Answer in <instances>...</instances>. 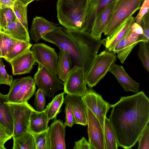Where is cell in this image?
I'll list each match as a JSON object with an SVG mask.
<instances>
[{"label":"cell","mask_w":149,"mask_h":149,"mask_svg":"<svg viewBox=\"0 0 149 149\" xmlns=\"http://www.w3.org/2000/svg\"><path fill=\"white\" fill-rule=\"evenodd\" d=\"M112 107L109 120L118 146L131 148L149 122V99L142 91L121 97Z\"/></svg>","instance_id":"6da1fadb"},{"label":"cell","mask_w":149,"mask_h":149,"mask_svg":"<svg viewBox=\"0 0 149 149\" xmlns=\"http://www.w3.org/2000/svg\"><path fill=\"white\" fill-rule=\"evenodd\" d=\"M90 0H58L57 17L67 29L81 30L84 27Z\"/></svg>","instance_id":"7a4b0ae2"},{"label":"cell","mask_w":149,"mask_h":149,"mask_svg":"<svg viewBox=\"0 0 149 149\" xmlns=\"http://www.w3.org/2000/svg\"><path fill=\"white\" fill-rule=\"evenodd\" d=\"M74 40L82 58L85 75L90 69L102 44L101 39L94 38L91 33L81 30L67 29Z\"/></svg>","instance_id":"3957f363"},{"label":"cell","mask_w":149,"mask_h":149,"mask_svg":"<svg viewBox=\"0 0 149 149\" xmlns=\"http://www.w3.org/2000/svg\"><path fill=\"white\" fill-rule=\"evenodd\" d=\"M41 39L56 45L60 49L68 53L71 56L74 65L84 69V63L81 55L74 40L67 29L57 27L44 36Z\"/></svg>","instance_id":"277c9868"},{"label":"cell","mask_w":149,"mask_h":149,"mask_svg":"<svg viewBox=\"0 0 149 149\" xmlns=\"http://www.w3.org/2000/svg\"><path fill=\"white\" fill-rule=\"evenodd\" d=\"M144 0H116L109 22L103 33L109 36L127 19L140 9Z\"/></svg>","instance_id":"5b68a950"},{"label":"cell","mask_w":149,"mask_h":149,"mask_svg":"<svg viewBox=\"0 0 149 149\" xmlns=\"http://www.w3.org/2000/svg\"><path fill=\"white\" fill-rule=\"evenodd\" d=\"M116 60V54L105 49L97 55L90 69L85 75L88 86L92 88L96 86L105 76Z\"/></svg>","instance_id":"8992f818"},{"label":"cell","mask_w":149,"mask_h":149,"mask_svg":"<svg viewBox=\"0 0 149 149\" xmlns=\"http://www.w3.org/2000/svg\"><path fill=\"white\" fill-rule=\"evenodd\" d=\"M38 70L33 77L35 85L45 96L54 98L55 93L63 89V84L57 74L38 64Z\"/></svg>","instance_id":"52a82bcc"},{"label":"cell","mask_w":149,"mask_h":149,"mask_svg":"<svg viewBox=\"0 0 149 149\" xmlns=\"http://www.w3.org/2000/svg\"><path fill=\"white\" fill-rule=\"evenodd\" d=\"M13 123L12 137L29 131L30 118L31 112L35 110L28 102L15 103L8 102Z\"/></svg>","instance_id":"ba28073f"},{"label":"cell","mask_w":149,"mask_h":149,"mask_svg":"<svg viewBox=\"0 0 149 149\" xmlns=\"http://www.w3.org/2000/svg\"><path fill=\"white\" fill-rule=\"evenodd\" d=\"M35 85L34 79L30 76L14 79L6 95L8 100L15 103L27 102L35 93Z\"/></svg>","instance_id":"9c48e42d"},{"label":"cell","mask_w":149,"mask_h":149,"mask_svg":"<svg viewBox=\"0 0 149 149\" xmlns=\"http://www.w3.org/2000/svg\"><path fill=\"white\" fill-rule=\"evenodd\" d=\"M81 98L85 106L98 118L104 130V120L111 104L104 100L101 95L91 88H87Z\"/></svg>","instance_id":"30bf717a"},{"label":"cell","mask_w":149,"mask_h":149,"mask_svg":"<svg viewBox=\"0 0 149 149\" xmlns=\"http://www.w3.org/2000/svg\"><path fill=\"white\" fill-rule=\"evenodd\" d=\"M64 82L63 88L65 93L70 95L81 97L87 88L83 68L74 65Z\"/></svg>","instance_id":"8fae6325"},{"label":"cell","mask_w":149,"mask_h":149,"mask_svg":"<svg viewBox=\"0 0 149 149\" xmlns=\"http://www.w3.org/2000/svg\"><path fill=\"white\" fill-rule=\"evenodd\" d=\"M31 47L36 62L57 74L58 57L55 49L42 43L35 44Z\"/></svg>","instance_id":"7c38bea8"},{"label":"cell","mask_w":149,"mask_h":149,"mask_svg":"<svg viewBox=\"0 0 149 149\" xmlns=\"http://www.w3.org/2000/svg\"><path fill=\"white\" fill-rule=\"evenodd\" d=\"M89 142L95 149H106L104 130L98 118L86 107Z\"/></svg>","instance_id":"4fadbf2b"},{"label":"cell","mask_w":149,"mask_h":149,"mask_svg":"<svg viewBox=\"0 0 149 149\" xmlns=\"http://www.w3.org/2000/svg\"><path fill=\"white\" fill-rule=\"evenodd\" d=\"M65 126L62 120L54 118L46 133V149H65Z\"/></svg>","instance_id":"5bb4252c"},{"label":"cell","mask_w":149,"mask_h":149,"mask_svg":"<svg viewBox=\"0 0 149 149\" xmlns=\"http://www.w3.org/2000/svg\"><path fill=\"white\" fill-rule=\"evenodd\" d=\"M63 103L68 105L71 110L75 121V124L87 125L86 107L81 98L78 96L65 95Z\"/></svg>","instance_id":"9a60e30c"},{"label":"cell","mask_w":149,"mask_h":149,"mask_svg":"<svg viewBox=\"0 0 149 149\" xmlns=\"http://www.w3.org/2000/svg\"><path fill=\"white\" fill-rule=\"evenodd\" d=\"M36 62L34 55L29 50L11 60L10 63L13 75L30 73Z\"/></svg>","instance_id":"2e32d148"},{"label":"cell","mask_w":149,"mask_h":149,"mask_svg":"<svg viewBox=\"0 0 149 149\" xmlns=\"http://www.w3.org/2000/svg\"><path fill=\"white\" fill-rule=\"evenodd\" d=\"M58 24L50 22L42 17L36 16L33 18L31 29L30 36L35 42H37L42 38L57 27Z\"/></svg>","instance_id":"e0dca14e"},{"label":"cell","mask_w":149,"mask_h":149,"mask_svg":"<svg viewBox=\"0 0 149 149\" xmlns=\"http://www.w3.org/2000/svg\"><path fill=\"white\" fill-rule=\"evenodd\" d=\"M116 0H114L104 8L95 18L91 34L95 38L101 39L111 17Z\"/></svg>","instance_id":"ac0fdd59"},{"label":"cell","mask_w":149,"mask_h":149,"mask_svg":"<svg viewBox=\"0 0 149 149\" xmlns=\"http://www.w3.org/2000/svg\"><path fill=\"white\" fill-rule=\"evenodd\" d=\"M109 71L116 77L125 91L136 93L139 92L140 83L132 79L126 73L122 66L114 63L110 67Z\"/></svg>","instance_id":"d6986e66"},{"label":"cell","mask_w":149,"mask_h":149,"mask_svg":"<svg viewBox=\"0 0 149 149\" xmlns=\"http://www.w3.org/2000/svg\"><path fill=\"white\" fill-rule=\"evenodd\" d=\"M134 22V17L132 16L126 20L111 36L102 40V44L105 47V50L112 52L115 45L123 38L132 23Z\"/></svg>","instance_id":"ffe728a7"},{"label":"cell","mask_w":149,"mask_h":149,"mask_svg":"<svg viewBox=\"0 0 149 149\" xmlns=\"http://www.w3.org/2000/svg\"><path fill=\"white\" fill-rule=\"evenodd\" d=\"M114 0H90L82 30L91 33L94 21L100 11Z\"/></svg>","instance_id":"44dd1931"},{"label":"cell","mask_w":149,"mask_h":149,"mask_svg":"<svg viewBox=\"0 0 149 149\" xmlns=\"http://www.w3.org/2000/svg\"><path fill=\"white\" fill-rule=\"evenodd\" d=\"M0 31L17 40L30 42L28 30L17 18L14 22L8 24Z\"/></svg>","instance_id":"7402d4cb"},{"label":"cell","mask_w":149,"mask_h":149,"mask_svg":"<svg viewBox=\"0 0 149 149\" xmlns=\"http://www.w3.org/2000/svg\"><path fill=\"white\" fill-rule=\"evenodd\" d=\"M49 121L44 110L41 112L33 110L30 116L29 131L33 134L46 131Z\"/></svg>","instance_id":"603a6c76"},{"label":"cell","mask_w":149,"mask_h":149,"mask_svg":"<svg viewBox=\"0 0 149 149\" xmlns=\"http://www.w3.org/2000/svg\"><path fill=\"white\" fill-rule=\"evenodd\" d=\"M72 60L70 54L62 49H60L57 72L58 77L63 81H65L72 68Z\"/></svg>","instance_id":"cb8c5ba5"},{"label":"cell","mask_w":149,"mask_h":149,"mask_svg":"<svg viewBox=\"0 0 149 149\" xmlns=\"http://www.w3.org/2000/svg\"><path fill=\"white\" fill-rule=\"evenodd\" d=\"M6 95L0 92V123L6 127L13 135V123L11 113L7 103Z\"/></svg>","instance_id":"d4e9b609"},{"label":"cell","mask_w":149,"mask_h":149,"mask_svg":"<svg viewBox=\"0 0 149 149\" xmlns=\"http://www.w3.org/2000/svg\"><path fill=\"white\" fill-rule=\"evenodd\" d=\"M12 137L13 149H36L33 134L29 131Z\"/></svg>","instance_id":"484cf974"},{"label":"cell","mask_w":149,"mask_h":149,"mask_svg":"<svg viewBox=\"0 0 149 149\" xmlns=\"http://www.w3.org/2000/svg\"><path fill=\"white\" fill-rule=\"evenodd\" d=\"M141 35L132 31L130 28L127 33V42L125 46L117 57L122 63H123L134 47L139 43L142 42Z\"/></svg>","instance_id":"4316f807"},{"label":"cell","mask_w":149,"mask_h":149,"mask_svg":"<svg viewBox=\"0 0 149 149\" xmlns=\"http://www.w3.org/2000/svg\"><path fill=\"white\" fill-rule=\"evenodd\" d=\"M65 93L63 92L53 98L44 110L49 120L56 117L58 114L61 111V108L64 102Z\"/></svg>","instance_id":"83f0119b"},{"label":"cell","mask_w":149,"mask_h":149,"mask_svg":"<svg viewBox=\"0 0 149 149\" xmlns=\"http://www.w3.org/2000/svg\"><path fill=\"white\" fill-rule=\"evenodd\" d=\"M104 134L106 149H117L118 146L115 133L106 117L104 123Z\"/></svg>","instance_id":"f1b7e54d"},{"label":"cell","mask_w":149,"mask_h":149,"mask_svg":"<svg viewBox=\"0 0 149 149\" xmlns=\"http://www.w3.org/2000/svg\"><path fill=\"white\" fill-rule=\"evenodd\" d=\"M19 41L0 31V58L6 57Z\"/></svg>","instance_id":"f546056e"},{"label":"cell","mask_w":149,"mask_h":149,"mask_svg":"<svg viewBox=\"0 0 149 149\" xmlns=\"http://www.w3.org/2000/svg\"><path fill=\"white\" fill-rule=\"evenodd\" d=\"M32 45L30 42L19 41L15 44L6 57L4 59L10 62L15 58L30 50Z\"/></svg>","instance_id":"4dcf8cb0"},{"label":"cell","mask_w":149,"mask_h":149,"mask_svg":"<svg viewBox=\"0 0 149 149\" xmlns=\"http://www.w3.org/2000/svg\"><path fill=\"white\" fill-rule=\"evenodd\" d=\"M27 6L16 1L13 6V10L17 18L25 27L28 30L27 20Z\"/></svg>","instance_id":"1f68e13d"},{"label":"cell","mask_w":149,"mask_h":149,"mask_svg":"<svg viewBox=\"0 0 149 149\" xmlns=\"http://www.w3.org/2000/svg\"><path fill=\"white\" fill-rule=\"evenodd\" d=\"M17 19L13 10L10 8L0 9V31Z\"/></svg>","instance_id":"d6a6232c"},{"label":"cell","mask_w":149,"mask_h":149,"mask_svg":"<svg viewBox=\"0 0 149 149\" xmlns=\"http://www.w3.org/2000/svg\"><path fill=\"white\" fill-rule=\"evenodd\" d=\"M138 54L144 67L149 72V42H139Z\"/></svg>","instance_id":"836d02e7"},{"label":"cell","mask_w":149,"mask_h":149,"mask_svg":"<svg viewBox=\"0 0 149 149\" xmlns=\"http://www.w3.org/2000/svg\"><path fill=\"white\" fill-rule=\"evenodd\" d=\"M45 95L40 89H38L35 94V99L34 105L36 111L38 112L43 111L45 110L46 102Z\"/></svg>","instance_id":"e575fe53"},{"label":"cell","mask_w":149,"mask_h":149,"mask_svg":"<svg viewBox=\"0 0 149 149\" xmlns=\"http://www.w3.org/2000/svg\"><path fill=\"white\" fill-rule=\"evenodd\" d=\"M13 80L12 76L8 74L6 71L2 58H0V85L3 84L10 87Z\"/></svg>","instance_id":"d590c367"},{"label":"cell","mask_w":149,"mask_h":149,"mask_svg":"<svg viewBox=\"0 0 149 149\" xmlns=\"http://www.w3.org/2000/svg\"><path fill=\"white\" fill-rule=\"evenodd\" d=\"M138 149H149V125L146 126L139 136Z\"/></svg>","instance_id":"8d00e7d4"},{"label":"cell","mask_w":149,"mask_h":149,"mask_svg":"<svg viewBox=\"0 0 149 149\" xmlns=\"http://www.w3.org/2000/svg\"><path fill=\"white\" fill-rule=\"evenodd\" d=\"M143 29V34L141 35L142 42H149V12L143 17L140 24Z\"/></svg>","instance_id":"74e56055"},{"label":"cell","mask_w":149,"mask_h":149,"mask_svg":"<svg viewBox=\"0 0 149 149\" xmlns=\"http://www.w3.org/2000/svg\"><path fill=\"white\" fill-rule=\"evenodd\" d=\"M46 131L41 133L33 134L36 149H46Z\"/></svg>","instance_id":"f35d334b"},{"label":"cell","mask_w":149,"mask_h":149,"mask_svg":"<svg viewBox=\"0 0 149 149\" xmlns=\"http://www.w3.org/2000/svg\"><path fill=\"white\" fill-rule=\"evenodd\" d=\"M149 0H144L140 8V11L134 18L135 22L139 24L143 16L149 12Z\"/></svg>","instance_id":"ab89813d"},{"label":"cell","mask_w":149,"mask_h":149,"mask_svg":"<svg viewBox=\"0 0 149 149\" xmlns=\"http://www.w3.org/2000/svg\"><path fill=\"white\" fill-rule=\"evenodd\" d=\"M12 136L8 130L0 123V145L4 146L5 143L10 139Z\"/></svg>","instance_id":"60d3db41"},{"label":"cell","mask_w":149,"mask_h":149,"mask_svg":"<svg viewBox=\"0 0 149 149\" xmlns=\"http://www.w3.org/2000/svg\"><path fill=\"white\" fill-rule=\"evenodd\" d=\"M65 104L64 110L65 114V121L64 123L66 126L72 127L73 125L75 124V121L74 115L69 106Z\"/></svg>","instance_id":"b9f144b4"},{"label":"cell","mask_w":149,"mask_h":149,"mask_svg":"<svg viewBox=\"0 0 149 149\" xmlns=\"http://www.w3.org/2000/svg\"><path fill=\"white\" fill-rule=\"evenodd\" d=\"M75 143L73 149H94L93 146L84 137L79 141L75 142Z\"/></svg>","instance_id":"7bdbcfd3"},{"label":"cell","mask_w":149,"mask_h":149,"mask_svg":"<svg viewBox=\"0 0 149 149\" xmlns=\"http://www.w3.org/2000/svg\"><path fill=\"white\" fill-rule=\"evenodd\" d=\"M127 33L125 37L115 45L112 50V52L118 54L122 52L127 42Z\"/></svg>","instance_id":"ee69618b"},{"label":"cell","mask_w":149,"mask_h":149,"mask_svg":"<svg viewBox=\"0 0 149 149\" xmlns=\"http://www.w3.org/2000/svg\"><path fill=\"white\" fill-rule=\"evenodd\" d=\"M15 0H0V9L10 8L13 9Z\"/></svg>","instance_id":"f6af8a7d"},{"label":"cell","mask_w":149,"mask_h":149,"mask_svg":"<svg viewBox=\"0 0 149 149\" xmlns=\"http://www.w3.org/2000/svg\"><path fill=\"white\" fill-rule=\"evenodd\" d=\"M130 29L132 31L138 34L142 35L143 34V29L141 26L135 22L131 24Z\"/></svg>","instance_id":"bcb514c9"},{"label":"cell","mask_w":149,"mask_h":149,"mask_svg":"<svg viewBox=\"0 0 149 149\" xmlns=\"http://www.w3.org/2000/svg\"><path fill=\"white\" fill-rule=\"evenodd\" d=\"M25 6H27L30 3L35 1H39L40 0H15Z\"/></svg>","instance_id":"7dc6e473"},{"label":"cell","mask_w":149,"mask_h":149,"mask_svg":"<svg viewBox=\"0 0 149 149\" xmlns=\"http://www.w3.org/2000/svg\"><path fill=\"white\" fill-rule=\"evenodd\" d=\"M6 149L4 146H2L0 145V149Z\"/></svg>","instance_id":"c3c4849f"}]
</instances>
